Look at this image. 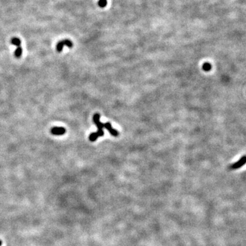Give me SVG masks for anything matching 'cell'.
<instances>
[{
  "label": "cell",
  "instance_id": "cell-1",
  "mask_svg": "<svg viewBox=\"0 0 246 246\" xmlns=\"http://www.w3.org/2000/svg\"><path fill=\"white\" fill-rule=\"evenodd\" d=\"M93 122H94L95 125H97V128H98V130H97L96 133H92L90 135L89 140H90L91 142L96 141L97 138L99 137H102V136L104 135V132H103V128H105V129L109 131V133H110L111 135L114 136V137H118V136L119 135L118 131L117 130L113 129L110 123H107L104 124L101 123L100 114H99V113H95L94 115V116H93Z\"/></svg>",
  "mask_w": 246,
  "mask_h": 246
},
{
  "label": "cell",
  "instance_id": "cell-2",
  "mask_svg": "<svg viewBox=\"0 0 246 246\" xmlns=\"http://www.w3.org/2000/svg\"><path fill=\"white\" fill-rule=\"evenodd\" d=\"M64 46H66L69 48L73 47V42L71 41V40H68V39H65V40H61V41L58 42V44H57V45H56L57 51H58V52H61L62 51L63 47H64Z\"/></svg>",
  "mask_w": 246,
  "mask_h": 246
},
{
  "label": "cell",
  "instance_id": "cell-3",
  "mask_svg": "<svg viewBox=\"0 0 246 246\" xmlns=\"http://www.w3.org/2000/svg\"><path fill=\"white\" fill-rule=\"evenodd\" d=\"M246 163V156H243L241 159H239L238 161L237 162L235 163V164H233V165L230 166V168L233 170H235V169H238V168H241L243 166L244 164H245Z\"/></svg>",
  "mask_w": 246,
  "mask_h": 246
},
{
  "label": "cell",
  "instance_id": "cell-4",
  "mask_svg": "<svg viewBox=\"0 0 246 246\" xmlns=\"http://www.w3.org/2000/svg\"><path fill=\"white\" fill-rule=\"evenodd\" d=\"M53 135H62L66 133V129L64 127H54L51 130Z\"/></svg>",
  "mask_w": 246,
  "mask_h": 246
},
{
  "label": "cell",
  "instance_id": "cell-5",
  "mask_svg": "<svg viewBox=\"0 0 246 246\" xmlns=\"http://www.w3.org/2000/svg\"><path fill=\"white\" fill-rule=\"evenodd\" d=\"M11 42L13 44V45L17 47L21 46V40H20L19 38H17V37H13L11 39Z\"/></svg>",
  "mask_w": 246,
  "mask_h": 246
},
{
  "label": "cell",
  "instance_id": "cell-6",
  "mask_svg": "<svg viewBox=\"0 0 246 246\" xmlns=\"http://www.w3.org/2000/svg\"><path fill=\"white\" fill-rule=\"evenodd\" d=\"M22 53H23V49H22V47H21V46L17 47L15 51V56L16 58H19L21 56Z\"/></svg>",
  "mask_w": 246,
  "mask_h": 246
},
{
  "label": "cell",
  "instance_id": "cell-7",
  "mask_svg": "<svg viewBox=\"0 0 246 246\" xmlns=\"http://www.w3.org/2000/svg\"><path fill=\"white\" fill-rule=\"evenodd\" d=\"M107 0H99L98 5L100 8H104L107 6Z\"/></svg>",
  "mask_w": 246,
  "mask_h": 246
},
{
  "label": "cell",
  "instance_id": "cell-8",
  "mask_svg": "<svg viewBox=\"0 0 246 246\" xmlns=\"http://www.w3.org/2000/svg\"><path fill=\"white\" fill-rule=\"evenodd\" d=\"M202 69L205 71H209L211 69V65L209 63H204L202 66Z\"/></svg>",
  "mask_w": 246,
  "mask_h": 246
},
{
  "label": "cell",
  "instance_id": "cell-9",
  "mask_svg": "<svg viewBox=\"0 0 246 246\" xmlns=\"http://www.w3.org/2000/svg\"><path fill=\"white\" fill-rule=\"evenodd\" d=\"M1 244H2V241H1V240H0V246L1 245Z\"/></svg>",
  "mask_w": 246,
  "mask_h": 246
}]
</instances>
